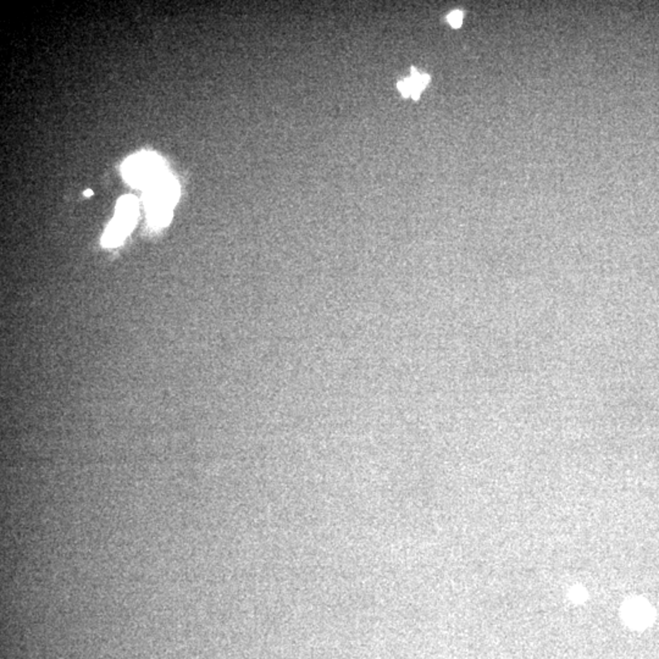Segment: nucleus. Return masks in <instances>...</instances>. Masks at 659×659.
I'll list each match as a JSON object with an SVG mask.
<instances>
[{"instance_id": "nucleus-6", "label": "nucleus", "mask_w": 659, "mask_h": 659, "mask_svg": "<svg viewBox=\"0 0 659 659\" xmlns=\"http://www.w3.org/2000/svg\"><path fill=\"white\" fill-rule=\"evenodd\" d=\"M84 194H86V196H92L93 192L91 189H88L87 192H84Z\"/></svg>"}, {"instance_id": "nucleus-5", "label": "nucleus", "mask_w": 659, "mask_h": 659, "mask_svg": "<svg viewBox=\"0 0 659 659\" xmlns=\"http://www.w3.org/2000/svg\"><path fill=\"white\" fill-rule=\"evenodd\" d=\"M448 22L453 27H460L462 22H463V13H460V11H453L448 16Z\"/></svg>"}, {"instance_id": "nucleus-4", "label": "nucleus", "mask_w": 659, "mask_h": 659, "mask_svg": "<svg viewBox=\"0 0 659 659\" xmlns=\"http://www.w3.org/2000/svg\"><path fill=\"white\" fill-rule=\"evenodd\" d=\"M110 223L109 227L106 228V232H105L104 236H103V240L101 243L105 245V247H116V245H121L125 237L128 235V232L125 231L123 227L118 226V223Z\"/></svg>"}, {"instance_id": "nucleus-2", "label": "nucleus", "mask_w": 659, "mask_h": 659, "mask_svg": "<svg viewBox=\"0 0 659 659\" xmlns=\"http://www.w3.org/2000/svg\"><path fill=\"white\" fill-rule=\"evenodd\" d=\"M179 186L169 175H164L145 188V201L149 211L172 210L177 201Z\"/></svg>"}, {"instance_id": "nucleus-3", "label": "nucleus", "mask_w": 659, "mask_h": 659, "mask_svg": "<svg viewBox=\"0 0 659 659\" xmlns=\"http://www.w3.org/2000/svg\"><path fill=\"white\" fill-rule=\"evenodd\" d=\"M138 213V201L133 196H125L120 198L116 206V215L113 218V221L118 223L120 226L126 228L130 232L132 227L135 225V218Z\"/></svg>"}, {"instance_id": "nucleus-1", "label": "nucleus", "mask_w": 659, "mask_h": 659, "mask_svg": "<svg viewBox=\"0 0 659 659\" xmlns=\"http://www.w3.org/2000/svg\"><path fill=\"white\" fill-rule=\"evenodd\" d=\"M123 177L137 187L147 188L165 175L160 159L154 154L140 153L127 159L123 166Z\"/></svg>"}]
</instances>
